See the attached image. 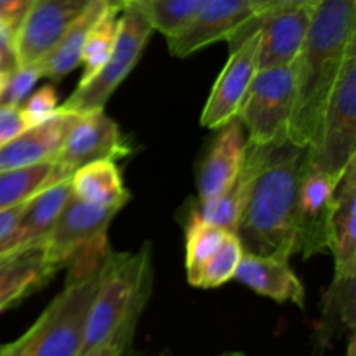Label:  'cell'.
<instances>
[{
	"mask_svg": "<svg viewBox=\"0 0 356 356\" xmlns=\"http://www.w3.org/2000/svg\"><path fill=\"white\" fill-rule=\"evenodd\" d=\"M252 146L256 163L235 235L243 252L289 259L296 254L298 197L308 170V148L287 138Z\"/></svg>",
	"mask_w": 356,
	"mask_h": 356,
	"instance_id": "1",
	"label": "cell"
},
{
	"mask_svg": "<svg viewBox=\"0 0 356 356\" xmlns=\"http://www.w3.org/2000/svg\"><path fill=\"white\" fill-rule=\"evenodd\" d=\"M356 42V0H320L296 59V101L287 139L309 148L346 52Z\"/></svg>",
	"mask_w": 356,
	"mask_h": 356,
	"instance_id": "2",
	"label": "cell"
},
{
	"mask_svg": "<svg viewBox=\"0 0 356 356\" xmlns=\"http://www.w3.org/2000/svg\"><path fill=\"white\" fill-rule=\"evenodd\" d=\"M110 250L106 235L80 247L66 263L63 291L23 336L0 346V356H80L87 315Z\"/></svg>",
	"mask_w": 356,
	"mask_h": 356,
	"instance_id": "3",
	"label": "cell"
},
{
	"mask_svg": "<svg viewBox=\"0 0 356 356\" xmlns=\"http://www.w3.org/2000/svg\"><path fill=\"white\" fill-rule=\"evenodd\" d=\"M152 278L149 245L138 252H108L87 315L80 356L106 343L124 327H136L149 298Z\"/></svg>",
	"mask_w": 356,
	"mask_h": 356,
	"instance_id": "4",
	"label": "cell"
},
{
	"mask_svg": "<svg viewBox=\"0 0 356 356\" xmlns=\"http://www.w3.org/2000/svg\"><path fill=\"white\" fill-rule=\"evenodd\" d=\"M353 156H356V42L348 49L318 131L308 148V163L313 170L339 181Z\"/></svg>",
	"mask_w": 356,
	"mask_h": 356,
	"instance_id": "5",
	"label": "cell"
},
{
	"mask_svg": "<svg viewBox=\"0 0 356 356\" xmlns=\"http://www.w3.org/2000/svg\"><path fill=\"white\" fill-rule=\"evenodd\" d=\"M152 31L153 28L145 14L132 3L124 2L118 19L117 40L110 58L92 79L86 83H79L72 96L58 106V110L73 115L103 110L111 94L138 65Z\"/></svg>",
	"mask_w": 356,
	"mask_h": 356,
	"instance_id": "6",
	"label": "cell"
},
{
	"mask_svg": "<svg viewBox=\"0 0 356 356\" xmlns=\"http://www.w3.org/2000/svg\"><path fill=\"white\" fill-rule=\"evenodd\" d=\"M296 101V61L257 70L236 118L247 129V141L273 145L287 138Z\"/></svg>",
	"mask_w": 356,
	"mask_h": 356,
	"instance_id": "7",
	"label": "cell"
},
{
	"mask_svg": "<svg viewBox=\"0 0 356 356\" xmlns=\"http://www.w3.org/2000/svg\"><path fill=\"white\" fill-rule=\"evenodd\" d=\"M131 152L117 122L111 120L103 110H94L76 115L75 124L54 159V167L65 179L86 163L124 159Z\"/></svg>",
	"mask_w": 356,
	"mask_h": 356,
	"instance_id": "8",
	"label": "cell"
},
{
	"mask_svg": "<svg viewBox=\"0 0 356 356\" xmlns=\"http://www.w3.org/2000/svg\"><path fill=\"white\" fill-rule=\"evenodd\" d=\"M96 0H35L14 31V61L28 66L44 58Z\"/></svg>",
	"mask_w": 356,
	"mask_h": 356,
	"instance_id": "9",
	"label": "cell"
},
{
	"mask_svg": "<svg viewBox=\"0 0 356 356\" xmlns=\"http://www.w3.org/2000/svg\"><path fill=\"white\" fill-rule=\"evenodd\" d=\"M252 19L250 0H205L183 30L167 37V45L172 56L186 58L219 40H235Z\"/></svg>",
	"mask_w": 356,
	"mask_h": 356,
	"instance_id": "10",
	"label": "cell"
},
{
	"mask_svg": "<svg viewBox=\"0 0 356 356\" xmlns=\"http://www.w3.org/2000/svg\"><path fill=\"white\" fill-rule=\"evenodd\" d=\"M257 72V31L233 45V51L219 73L211 90L204 111L202 125L207 129H219L235 120L245 94Z\"/></svg>",
	"mask_w": 356,
	"mask_h": 356,
	"instance_id": "11",
	"label": "cell"
},
{
	"mask_svg": "<svg viewBox=\"0 0 356 356\" xmlns=\"http://www.w3.org/2000/svg\"><path fill=\"white\" fill-rule=\"evenodd\" d=\"M124 205H90L73 197L65 205L54 226L44 238L49 259L65 268L70 257L86 243L106 235L111 219Z\"/></svg>",
	"mask_w": 356,
	"mask_h": 356,
	"instance_id": "12",
	"label": "cell"
},
{
	"mask_svg": "<svg viewBox=\"0 0 356 356\" xmlns=\"http://www.w3.org/2000/svg\"><path fill=\"white\" fill-rule=\"evenodd\" d=\"M313 10H280L247 23L233 45L257 31V70L287 66L298 59Z\"/></svg>",
	"mask_w": 356,
	"mask_h": 356,
	"instance_id": "13",
	"label": "cell"
},
{
	"mask_svg": "<svg viewBox=\"0 0 356 356\" xmlns=\"http://www.w3.org/2000/svg\"><path fill=\"white\" fill-rule=\"evenodd\" d=\"M337 181L308 163L299 188L296 216V254L305 259L329 250V222Z\"/></svg>",
	"mask_w": 356,
	"mask_h": 356,
	"instance_id": "14",
	"label": "cell"
},
{
	"mask_svg": "<svg viewBox=\"0 0 356 356\" xmlns=\"http://www.w3.org/2000/svg\"><path fill=\"white\" fill-rule=\"evenodd\" d=\"M329 252L334 256V278L356 277V156L350 160L334 191Z\"/></svg>",
	"mask_w": 356,
	"mask_h": 356,
	"instance_id": "15",
	"label": "cell"
},
{
	"mask_svg": "<svg viewBox=\"0 0 356 356\" xmlns=\"http://www.w3.org/2000/svg\"><path fill=\"white\" fill-rule=\"evenodd\" d=\"M59 270L61 268L49 259L44 242L2 254L0 256V312L40 291Z\"/></svg>",
	"mask_w": 356,
	"mask_h": 356,
	"instance_id": "16",
	"label": "cell"
},
{
	"mask_svg": "<svg viewBox=\"0 0 356 356\" xmlns=\"http://www.w3.org/2000/svg\"><path fill=\"white\" fill-rule=\"evenodd\" d=\"M76 115L56 111L47 120L26 129L0 146V172L17 167L54 162Z\"/></svg>",
	"mask_w": 356,
	"mask_h": 356,
	"instance_id": "17",
	"label": "cell"
},
{
	"mask_svg": "<svg viewBox=\"0 0 356 356\" xmlns=\"http://www.w3.org/2000/svg\"><path fill=\"white\" fill-rule=\"evenodd\" d=\"M72 195L70 177L58 181L33 195L24 204L13 232L0 242V256L44 242Z\"/></svg>",
	"mask_w": 356,
	"mask_h": 356,
	"instance_id": "18",
	"label": "cell"
},
{
	"mask_svg": "<svg viewBox=\"0 0 356 356\" xmlns=\"http://www.w3.org/2000/svg\"><path fill=\"white\" fill-rule=\"evenodd\" d=\"M247 139L238 118L219 127L218 138L212 143L198 170V202L219 197L238 176L245 155Z\"/></svg>",
	"mask_w": 356,
	"mask_h": 356,
	"instance_id": "19",
	"label": "cell"
},
{
	"mask_svg": "<svg viewBox=\"0 0 356 356\" xmlns=\"http://www.w3.org/2000/svg\"><path fill=\"white\" fill-rule=\"evenodd\" d=\"M235 278L256 294L277 302H292L299 308H305V287L292 271L289 259L243 252Z\"/></svg>",
	"mask_w": 356,
	"mask_h": 356,
	"instance_id": "20",
	"label": "cell"
},
{
	"mask_svg": "<svg viewBox=\"0 0 356 356\" xmlns=\"http://www.w3.org/2000/svg\"><path fill=\"white\" fill-rule=\"evenodd\" d=\"M73 197L90 205H125L131 198L115 160H96L70 176Z\"/></svg>",
	"mask_w": 356,
	"mask_h": 356,
	"instance_id": "21",
	"label": "cell"
},
{
	"mask_svg": "<svg viewBox=\"0 0 356 356\" xmlns=\"http://www.w3.org/2000/svg\"><path fill=\"white\" fill-rule=\"evenodd\" d=\"M254 163H256V152H254L252 143L247 141L242 167H240V172L235 177V181L219 197L202 202V204H198V209H195L204 221L222 228L225 232H236L240 212H242L250 177H252Z\"/></svg>",
	"mask_w": 356,
	"mask_h": 356,
	"instance_id": "22",
	"label": "cell"
},
{
	"mask_svg": "<svg viewBox=\"0 0 356 356\" xmlns=\"http://www.w3.org/2000/svg\"><path fill=\"white\" fill-rule=\"evenodd\" d=\"M108 3V0H96L79 19L73 23V26L70 28L65 33V37L47 52L42 59H38L37 68L40 70L42 76H47L51 80H59L65 75L72 73L76 68V65L82 59V49L83 42H86L87 31L92 26V23L96 21V17L99 16L101 10L104 9V6Z\"/></svg>",
	"mask_w": 356,
	"mask_h": 356,
	"instance_id": "23",
	"label": "cell"
},
{
	"mask_svg": "<svg viewBox=\"0 0 356 356\" xmlns=\"http://www.w3.org/2000/svg\"><path fill=\"white\" fill-rule=\"evenodd\" d=\"M122 6H124V0L108 2L87 31L82 49V59H80V63L83 65V73L79 83H86L87 80L92 79L99 72L101 66L106 63V59L110 58L115 40H117Z\"/></svg>",
	"mask_w": 356,
	"mask_h": 356,
	"instance_id": "24",
	"label": "cell"
},
{
	"mask_svg": "<svg viewBox=\"0 0 356 356\" xmlns=\"http://www.w3.org/2000/svg\"><path fill=\"white\" fill-rule=\"evenodd\" d=\"M61 179L63 177L56 170L54 162L2 170L0 172V211L24 204L38 191Z\"/></svg>",
	"mask_w": 356,
	"mask_h": 356,
	"instance_id": "25",
	"label": "cell"
},
{
	"mask_svg": "<svg viewBox=\"0 0 356 356\" xmlns=\"http://www.w3.org/2000/svg\"><path fill=\"white\" fill-rule=\"evenodd\" d=\"M124 2L138 7L149 21L153 30L170 37L190 23L205 0H124Z\"/></svg>",
	"mask_w": 356,
	"mask_h": 356,
	"instance_id": "26",
	"label": "cell"
},
{
	"mask_svg": "<svg viewBox=\"0 0 356 356\" xmlns=\"http://www.w3.org/2000/svg\"><path fill=\"white\" fill-rule=\"evenodd\" d=\"M243 256V247L235 233H226L219 249L211 259L188 280V284L198 289H216L235 278L236 268Z\"/></svg>",
	"mask_w": 356,
	"mask_h": 356,
	"instance_id": "27",
	"label": "cell"
},
{
	"mask_svg": "<svg viewBox=\"0 0 356 356\" xmlns=\"http://www.w3.org/2000/svg\"><path fill=\"white\" fill-rule=\"evenodd\" d=\"M228 232L204 221L197 211H191L186 225V275L188 280L207 263L219 249Z\"/></svg>",
	"mask_w": 356,
	"mask_h": 356,
	"instance_id": "28",
	"label": "cell"
},
{
	"mask_svg": "<svg viewBox=\"0 0 356 356\" xmlns=\"http://www.w3.org/2000/svg\"><path fill=\"white\" fill-rule=\"evenodd\" d=\"M38 79H42V73L37 68V65L16 66L10 72L9 80H7L6 87H3L2 94H0V103L21 106L23 101L30 96Z\"/></svg>",
	"mask_w": 356,
	"mask_h": 356,
	"instance_id": "29",
	"label": "cell"
},
{
	"mask_svg": "<svg viewBox=\"0 0 356 356\" xmlns=\"http://www.w3.org/2000/svg\"><path fill=\"white\" fill-rule=\"evenodd\" d=\"M21 117H23L26 129L38 125L40 122L47 120L49 117L58 111V94L52 86H44L23 101L19 106Z\"/></svg>",
	"mask_w": 356,
	"mask_h": 356,
	"instance_id": "30",
	"label": "cell"
},
{
	"mask_svg": "<svg viewBox=\"0 0 356 356\" xmlns=\"http://www.w3.org/2000/svg\"><path fill=\"white\" fill-rule=\"evenodd\" d=\"M318 3L320 0H250L254 19L280 10H313Z\"/></svg>",
	"mask_w": 356,
	"mask_h": 356,
	"instance_id": "31",
	"label": "cell"
},
{
	"mask_svg": "<svg viewBox=\"0 0 356 356\" xmlns=\"http://www.w3.org/2000/svg\"><path fill=\"white\" fill-rule=\"evenodd\" d=\"M23 131H26V125L21 117L19 106L0 103V146L19 136Z\"/></svg>",
	"mask_w": 356,
	"mask_h": 356,
	"instance_id": "32",
	"label": "cell"
},
{
	"mask_svg": "<svg viewBox=\"0 0 356 356\" xmlns=\"http://www.w3.org/2000/svg\"><path fill=\"white\" fill-rule=\"evenodd\" d=\"M33 3L35 0H0V23L16 31Z\"/></svg>",
	"mask_w": 356,
	"mask_h": 356,
	"instance_id": "33",
	"label": "cell"
},
{
	"mask_svg": "<svg viewBox=\"0 0 356 356\" xmlns=\"http://www.w3.org/2000/svg\"><path fill=\"white\" fill-rule=\"evenodd\" d=\"M136 327H124V329L118 330L113 337L106 341V343L99 344L97 348H94L89 353L82 356H122L124 350L127 348L129 341H131L132 334H134Z\"/></svg>",
	"mask_w": 356,
	"mask_h": 356,
	"instance_id": "34",
	"label": "cell"
},
{
	"mask_svg": "<svg viewBox=\"0 0 356 356\" xmlns=\"http://www.w3.org/2000/svg\"><path fill=\"white\" fill-rule=\"evenodd\" d=\"M24 204H26V202H24ZM24 204L14 205V207L2 209V211H0V242L13 232V228L17 222V218H19L21 211H23Z\"/></svg>",
	"mask_w": 356,
	"mask_h": 356,
	"instance_id": "35",
	"label": "cell"
},
{
	"mask_svg": "<svg viewBox=\"0 0 356 356\" xmlns=\"http://www.w3.org/2000/svg\"><path fill=\"white\" fill-rule=\"evenodd\" d=\"M10 72H13V70H10V68H6V66L0 65V94H2L3 87H6L7 80H9Z\"/></svg>",
	"mask_w": 356,
	"mask_h": 356,
	"instance_id": "36",
	"label": "cell"
},
{
	"mask_svg": "<svg viewBox=\"0 0 356 356\" xmlns=\"http://www.w3.org/2000/svg\"><path fill=\"white\" fill-rule=\"evenodd\" d=\"M348 356H355V339L351 337L350 341V351H348Z\"/></svg>",
	"mask_w": 356,
	"mask_h": 356,
	"instance_id": "37",
	"label": "cell"
},
{
	"mask_svg": "<svg viewBox=\"0 0 356 356\" xmlns=\"http://www.w3.org/2000/svg\"><path fill=\"white\" fill-rule=\"evenodd\" d=\"M221 356H242V353H225V355H221Z\"/></svg>",
	"mask_w": 356,
	"mask_h": 356,
	"instance_id": "38",
	"label": "cell"
},
{
	"mask_svg": "<svg viewBox=\"0 0 356 356\" xmlns=\"http://www.w3.org/2000/svg\"><path fill=\"white\" fill-rule=\"evenodd\" d=\"M0 65H2V59H0Z\"/></svg>",
	"mask_w": 356,
	"mask_h": 356,
	"instance_id": "39",
	"label": "cell"
},
{
	"mask_svg": "<svg viewBox=\"0 0 356 356\" xmlns=\"http://www.w3.org/2000/svg\"><path fill=\"white\" fill-rule=\"evenodd\" d=\"M108 2H111V0H108Z\"/></svg>",
	"mask_w": 356,
	"mask_h": 356,
	"instance_id": "40",
	"label": "cell"
},
{
	"mask_svg": "<svg viewBox=\"0 0 356 356\" xmlns=\"http://www.w3.org/2000/svg\"><path fill=\"white\" fill-rule=\"evenodd\" d=\"M242 356H245V355H242Z\"/></svg>",
	"mask_w": 356,
	"mask_h": 356,
	"instance_id": "41",
	"label": "cell"
}]
</instances>
